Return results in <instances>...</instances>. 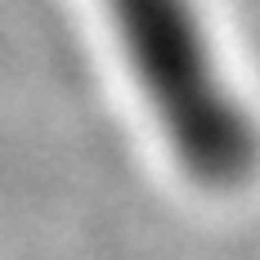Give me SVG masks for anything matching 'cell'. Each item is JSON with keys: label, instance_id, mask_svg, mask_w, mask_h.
<instances>
[{"label": "cell", "instance_id": "cell-1", "mask_svg": "<svg viewBox=\"0 0 260 260\" xmlns=\"http://www.w3.org/2000/svg\"><path fill=\"white\" fill-rule=\"evenodd\" d=\"M126 54L188 175L238 184L256 166V130L238 112L207 54L188 0H112Z\"/></svg>", "mask_w": 260, "mask_h": 260}]
</instances>
